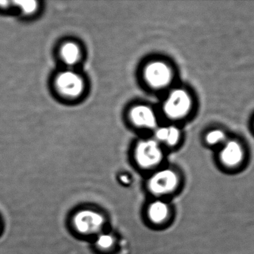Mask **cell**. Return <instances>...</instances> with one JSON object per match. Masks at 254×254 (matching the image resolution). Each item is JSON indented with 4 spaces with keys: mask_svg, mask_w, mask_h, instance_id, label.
<instances>
[{
    "mask_svg": "<svg viewBox=\"0 0 254 254\" xmlns=\"http://www.w3.org/2000/svg\"><path fill=\"white\" fill-rule=\"evenodd\" d=\"M74 232L82 237H96L104 231L107 219L102 213L92 208L77 210L71 218Z\"/></svg>",
    "mask_w": 254,
    "mask_h": 254,
    "instance_id": "obj_3",
    "label": "cell"
},
{
    "mask_svg": "<svg viewBox=\"0 0 254 254\" xmlns=\"http://www.w3.org/2000/svg\"><path fill=\"white\" fill-rule=\"evenodd\" d=\"M55 92L62 97L77 98L84 90L85 83L83 78L73 70H66L55 75L52 82Z\"/></svg>",
    "mask_w": 254,
    "mask_h": 254,
    "instance_id": "obj_6",
    "label": "cell"
},
{
    "mask_svg": "<svg viewBox=\"0 0 254 254\" xmlns=\"http://www.w3.org/2000/svg\"><path fill=\"white\" fill-rule=\"evenodd\" d=\"M134 161L143 169H154L162 162L164 158L161 145L153 139L139 142L134 152Z\"/></svg>",
    "mask_w": 254,
    "mask_h": 254,
    "instance_id": "obj_5",
    "label": "cell"
},
{
    "mask_svg": "<svg viewBox=\"0 0 254 254\" xmlns=\"http://www.w3.org/2000/svg\"><path fill=\"white\" fill-rule=\"evenodd\" d=\"M231 135V133L220 125L207 128L202 136L203 143L206 147L216 151L222 146Z\"/></svg>",
    "mask_w": 254,
    "mask_h": 254,
    "instance_id": "obj_11",
    "label": "cell"
},
{
    "mask_svg": "<svg viewBox=\"0 0 254 254\" xmlns=\"http://www.w3.org/2000/svg\"><path fill=\"white\" fill-rule=\"evenodd\" d=\"M146 216L149 223L153 226H164L171 219V207L165 200L155 198L148 204L146 209Z\"/></svg>",
    "mask_w": 254,
    "mask_h": 254,
    "instance_id": "obj_8",
    "label": "cell"
},
{
    "mask_svg": "<svg viewBox=\"0 0 254 254\" xmlns=\"http://www.w3.org/2000/svg\"><path fill=\"white\" fill-rule=\"evenodd\" d=\"M59 56L61 61L66 65H74L80 61L81 50L80 46L74 42H66L60 47Z\"/></svg>",
    "mask_w": 254,
    "mask_h": 254,
    "instance_id": "obj_13",
    "label": "cell"
},
{
    "mask_svg": "<svg viewBox=\"0 0 254 254\" xmlns=\"http://www.w3.org/2000/svg\"><path fill=\"white\" fill-rule=\"evenodd\" d=\"M182 132L180 129L176 126H163L156 128L155 132V140L160 144L173 147L176 146L180 141Z\"/></svg>",
    "mask_w": 254,
    "mask_h": 254,
    "instance_id": "obj_12",
    "label": "cell"
},
{
    "mask_svg": "<svg viewBox=\"0 0 254 254\" xmlns=\"http://www.w3.org/2000/svg\"><path fill=\"white\" fill-rule=\"evenodd\" d=\"M214 152L216 164L227 172L241 171L249 161V150L247 143L241 137L232 134Z\"/></svg>",
    "mask_w": 254,
    "mask_h": 254,
    "instance_id": "obj_1",
    "label": "cell"
},
{
    "mask_svg": "<svg viewBox=\"0 0 254 254\" xmlns=\"http://www.w3.org/2000/svg\"><path fill=\"white\" fill-rule=\"evenodd\" d=\"M130 120L138 128L154 129L157 127V117L153 109L145 104H137L131 107L129 113Z\"/></svg>",
    "mask_w": 254,
    "mask_h": 254,
    "instance_id": "obj_10",
    "label": "cell"
},
{
    "mask_svg": "<svg viewBox=\"0 0 254 254\" xmlns=\"http://www.w3.org/2000/svg\"><path fill=\"white\" fill-rule=\"evenodd\" d=\"M42 7L38 0H11L10 16L22 21L33 20L40 15Z\"/></svg>",
    "mask_w": 254,
    "mask_h": 254,
    "instance_id": "obj_9",
    "label": "cell"
},
{
    "mask_svg": "<svg viewBox=\"0 0 254 254\" xmlns=\"http://www.w3.org/2000/svg\"><path fill=\"white\" fill-rule=\"evenodd\" d=\"M249 126H250L251 128V132H252V134L254 135V113L253 116H252V119H250Z\"/></svg>",
    "mask_w": 254,
    "mask_h": 254,
    "instance_id": "obj_16",
    "label": "cell"
},
{
    "mask_svg": "<svg viewBox=\"0 0 254 254\" xmlns=\"http://www.w3.org/2000/svg\"><path fill=\"white\" fill-rule=\"evenodd\" d=\"M120 180L122 183H124V184L126 185L128 184V183H129L130 182L129 177H128V176L127 175V174H122V175H121Z\"/></svg>",
    "mask_w": 254,
    "mask_h": 254,
    "instance_id": "obj_15",
    "label": "cell"
},
{
    "mask_svg": "<svg viewBox=\"0 0 254 254\" xmlns=\"http://www.w3.org/2000/svg\"><path fill=\"white\" fill-rule=\"evenodd\" d=\"M146 83L154 89L167 87L173 79V72L166 63L153 61L146 64L143 71Z\"/></svg>",
    "mask_w": 254,
    "mask_h": 254,
    "instance_id": "obj_7",
    "label": "cell"
},
{
    "mask_svg": "<svg viewBox=\"0 0 254 254\" xmlns=\"http://www.w3.org/2000/svg\"><path fill=\"white\" fill-rule=\"evenodd\" d=\"M94 245L97 250L107 253L114 249L116 245V239L111 233L103 231L95 237Z\"/></svg>",
    "mask_w": 254,
    "mask_h": 254,
    "instance_id": "obj_14",
    "label": "cell"
},
{
    "mask_svg": "<svg viewBox=\"0 0 254 254\" xmlns=\"http://www.w3.org/2000/svg\"><path fill=\"white\" fill-rule=\"evenodd\" d=\"M195 99L190 91L179 87L172 90L163 104V110L167 117L181 120L188 117L193 111Z\"/></svg>",
    "mask_w": 254,
    "mask_h": 254,
    "instance_id": "obj_2",
    "label": "cell"
},
{
    "mask_svg": "<svg viewBox=\"0 0 254 254\" xmlns=\"http://www.w3.org/2000/svg\"><path fill=\"white\" fill-rule=\"evenodd\" d=\"M181 177L178 171L171 168L156 170L151 174L146 183L148 191L155 198H164L173 195L181 185Z\"/></svg>",
    "mask_w": 254,
    "mask_h": 254,
    "instance_id": "obj_4",
    "label": "cell"
}]
</instances>
